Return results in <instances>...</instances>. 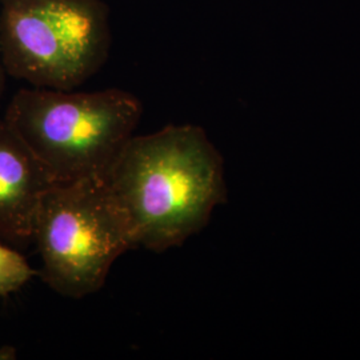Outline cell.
Segmentation results:
<instances>
[{
    "mask_svg": "<svg viewBox=\"0 0 360 360\" xmlns=\"http://www.w3.org/2000/svg\"><path fill=\"white\" fill-rule=\"evenodd\" d=\"M136 248L165 252L206 227L226 202L223 159L205 129L167 126L134 135L105 176Z\"/></svg>",
    "mask_w": 360,
    "mask_h": 360,
    "instance_id": "cell-1",
    "label": "cell"
},
{
    "mask_svg": "<svg viewBox=\"0 0 360 360\" xmlns=\"http://www.w3.org/2000/svg\"><path fill=\"white\" fill-rule=\"evenodd\" d=\"M138 96L122 89L18 91L4 119L58 181L105 179L142 119Z\"/></svg>",
    "mask_w": 360,
    "mask_h": 360,
    "instance_id": "cell-2",
    "label": "cell"
},
{
    "mask_svg": "<svg viewBox=\"0 0 360 360\" xmlns=\"http://www.w3.org/2000/svg\"><path fill=\"white\" fill-rule=\"evenodd\" d=\"M32 240L41 257L39 276L71 299L102 290L116 260L136 248L129 219L104 179L53 184L39 203Z\"/></svg>",
    "mask_w": 360,
    "mask_h": 360,
    "instance_id": "cell-3",
    "label": "cell"
},
{
    "mask_svg": "<svg viewBox=\"0 0 360 360\" xmlns=\"http://www.w3.org/2000/svg\"><path fill=\"white\" fill-rule=\"evenodd\" d=\"M111 44L104 0H0L3 67L31 87L75 90L102 70Z\"/></svg>",
    "mask_w": 360,
    "mask_h": 360,
    "instance_id": "cell-4",
    "label": "cell"
},
{
    "mask_svg": "<svg viewBox=\"0 0 360 360\" xmlns=\"http://www.w3.org/2000/svg\"><path fill=\"white\" fill-rule=\"evenodd\" d=\"M56 183L51 171L0 117V235L13 243L32 240L39 203Z\"/></svg>",
    "mask_w": 360,
    "mask_h": 360,
    "instance_id": "cell-5",
    "label": "cell"
},
{
    "mask_svg": "<svg viewBox=\"0 0 360 360\" xmlns=\"http://www.w3.org/2000/svg\"><path fill=\"white\" fill-rule=\"evenodd\" d=\"M35 275L38 271L28 264L26 257L0 243V296L19 291Z\"/></svg>",
    "mask_w": 360,
    "mask_h": 360,
    "instance_id": "cell-6",
    "label": "cell"
},
{
    "mask_svg": "<svg viewBox=\"0 0 360 360\" xmlns=\"http://www.w3.org/2000/svg\"><path fill=\"white\" fill-rule=\"evenodd\" d=\"M16 359V348L13 346H1L0 347V360Z\"/></svg>",
    "mask_w": 360,
    "mask_h": 360,
    "instance_id": "cell-7",
    "label": "cell"
},
{
    "mask_svg": "<svg viewBox=\"0 0 360 360\" xmlns=\"http://www.w3.org/2000/svg\"><path fill=\"white\" fill-rule=\"evenodd\" d=\"M6 80H7V74H6V70L3 67L1 55H0V105H1V101H3L4 90H6Z\"/></svg>",
    "mask_w": 360,
    "mask_h": 360,
    "instance_id": "cell-8",
    "label": "cell"
}]
</instances>
